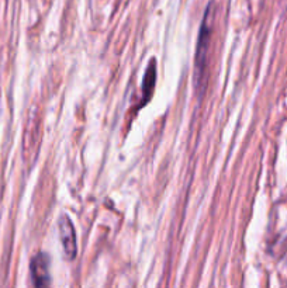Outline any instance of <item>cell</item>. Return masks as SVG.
<instances>
[{
    "mask_svg": "<svg viewBox=\"0 0 287 288\" xmlns=\"http://www.w3.org/2000/svg\"><path fill=\"white\" fill-rule=\"evenodd\" d=\"M212 23H214V7L210 3L201 21L197 48H196V58H194V84L197 89L198 87L204 89L205 68H207V58H208V49H210V41H211Z\"/></svg>",
    "mask_w": 287,
    "mask_h": 288,
    "instance_id": "obj_1",
    "label": "cell"
},
{
    "mask_svg": "<svg viewBox=\"0 0 287 288\" xmlns=\"http://www.w3.org/2000/svg\"><path fill=\"white\" fill-rule=\"evenodd\" d=\"M59 239H61L63 254L66 257V260H74L76 259L78 254V245H76V233L75 228L72 221L69 220V217L63 215L59 218Z\"/></svg>",
    "mask_w": 287,
    "mask_h": 288,
    "instance_id": "obj_2",
    "label": "cell"
},
{
    "mask_svg": "<svg viewBox=\"0 0 287 288\" xmlns=\"http://www.w3.org/2000/svg\"><path fill=\"white\" fill-rule=\"evenodd\" d=\"M35 287L49 285V257L45 253L35 254L30 264Z\"/></svg>",
    "mask_w": 287,
    "mask_h": 288,
    "instance_id": "obj_3",
    "label": "cell"
},
{
    "mask_svg": "<svg viewBox=\"0 0 287 288\" xmlns=\"http://www.w3.org/2000/svg\"><path fill=\"white\" fill-rule=\"evenodd\" d=\"M155 83H157V61L151 59L148 68L145 70L142 83V104H147L152 97L154 89H155Z\"/></svg>",
    "mask_w": 287,
    "mask_h": 288,
    "instance_id": "obj_4",
    "label": "cell"
}]
</instances>
